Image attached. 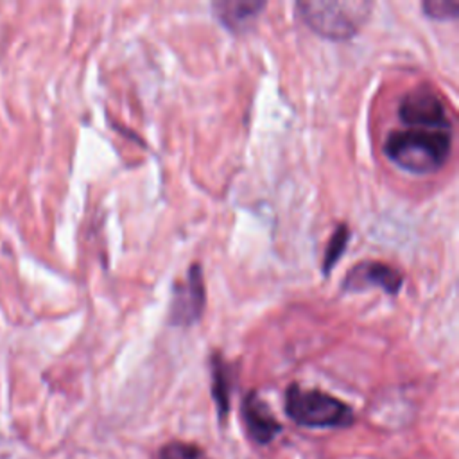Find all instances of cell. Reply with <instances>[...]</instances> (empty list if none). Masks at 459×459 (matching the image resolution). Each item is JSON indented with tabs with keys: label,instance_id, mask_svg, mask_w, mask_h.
<instances>
[{
	"label": "cell",
	"instance_id": "cell-10",
	"mask_svg": "<svg viewBox=\"0 0 459 459\" xmlns=\"http://www.w3.org/2000/svg\"><path fill=\"white\" fill-rule=\"evenodd\" d=\"M348 238H350V230L346 224H339V228L335 230V233L332 235L328 246H326V251H325V258H323V271L325 274L330 273V269L337 264V260L341 258L342 251L346 249V244H348Z\"/></svg>",
	"mask_w": 459,
	"mask_h": 459
},
{
	"label": "cell",
	"instance_id": "cell-7",
	"mask_svg": "<svg viewBox=\"0 0 459 459\" xmlns=\"http://www.w3.org/2000/svg\"><path fill=\"white\" fill-rule=\"evenodd\" d=\"M242 414L249 436L258 443L271 441L280 432V423L271 414L269 407L255 394L249 393L242 403Z\"/></svg>",
	"mask_w": 459,
	"mask_h": 459
},
{
	"label": "cell",
	"instance_id": "cell-5",
	"mask_svg": "<svg viewBox=\"0 0 459 459\" xmlns=\"http://www.w3.org/2000/svg\"><path fill=\"white\" fill-rule=\"evenodd\" d=\"M204 280L199 264L188 269L185 283L174 287V298L170 307V323L178 326H188L195 323L204 310Z\"/></svg>",
	"mask_w": 459,
	"mask_h": 459
},
{
	"label": "cell",
	"instance_id": "cell-1",
	"mask_svg": "<svg viewBox=\"0 0 459 459\" xmlns=\"http://www.w3.org/2000/svg\"><path fill=\"white\" fill-rule=\"evenodd\" d=\"M452 149V129L405 127L391 131L384 142L385 156L400 169L414 174L439 170Z\"/></svg>",
	"mask_w": 459,
	"mask_h": 459
},
{
	"label": "cell",
	"instance_id": "cell-3",
	"mask_svg": "<svg viewBox=\"0 0 459 459\" xmlns=\"http://www.w3.org/2000/svg\"><path fill=\"white\" fill-rule=\"evenodd\" d=\"M285 412L305 427H344L353 421L350 405L319 389L292 384L285 393Z\"/></svg>",
	"mask_w": 459,
	"mask_h": 459
},
{
	"label": "cell",
	"instance_id": "cell-4",
	"mask_svg": "<svg viewBox=\"0 0 459 459\" xmlns=\"http://www.w3.org/2000/svg\"><path fill=\"white\" fill-rule=\"evenodd\" d=\"M398 118L405 127L452 129L439 93L429 84L409 90L398 102Z\"/></svg>",
	"mask_w": 459,
	"mask_h": 459
},
{
	"label": "cell",
	"instance_id": "cell-6",
	"mask_svg": "<svg viewBox=\"0 0 459 459\" xmlns=\"http://www.w3.org/2000/svg\"><path fill=\"white\" fill-rule=\"evenodd\" d=\"M403 274L389 264L366 260L350 269L342 280V290H366L369 287H380L387 294H396L402 289Z\"/></svg>",
	"mask_w": 459,
	"mask_h": 459
},
{
	"label": "cell",
	"instance_id": "cell-12",
	"mask_svg": "<svg viewBox=\"0 0 459 459\" xmlns=\"http://www.w3.org/2000/svg\"><path fill=\"white\" fill-rule=\"evenodd\" d=\"M160 459H206V457H204V452L195 445L172 441L161 448Z\"/></svg>",
	"mask_w": 459,
	"mask_h": 459
},
{
	"label": "cell",
	"instance_id": "cell-2",
	"mask_svg": "<svg viewBox=\"0 0 459 459\" xmlns=\"http://www.w3.org/2000/svg\"><path fill=\"white\" fill-rule=\"evenodd\" d=\"M301 20L317 34L330 39H348L366 22L369 2H299L296 5Z\"/></svg>",
	"mask_w": 459,
	"mask_h": 459
},
{
	"label": "cell",
	"instance_id": "cell-11",
	"mask_svg": "<svg viewBox=\"0 0 459 459\" xmlns=\"http://www.w3.org/2000/svg\"><path fill=\"white\" fill-rule=\"evenodd\" d=\"M423 13L434 20H454L459 14L457 0H427L421 4Z\"/></svg>",
	"mask_w": 459,
	"mask_h": 459
},
{
	"label": "cell",
	"instance_id": "cell-8",
	"mask_svg": "<svg viewBox=\"0 0 459 459\" xmlns=\"http://www.w3.org/2000/svg\"><path fill=\"white\" fill-rule=\"evenodd\" d=\"M264 7L265 4L256 0H221L213 4V13L228 30L242 32L253 25Z\"/></svg>",
	"mask_w": 459,
	"mask_h": 459
},
{
	"label": "cell",
	"instance_id": "cell-9",
	"mask_svg": "<svg viewBox=\"0 0 459 459\" xmlns=\"http://www.w3.org/2000/svg\"><path fill=\"white\" fill-rule=\"evenodd\" d=\"M212 391L219 409V416L224 418L230 407V373L228 366L219 355L212 357Z\"/></svg>",
	"mask_w": 459,
	"mask_h": 459
}]
</instances>
